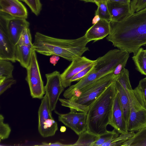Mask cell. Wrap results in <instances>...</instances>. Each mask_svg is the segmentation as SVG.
<instances>
[{
  "label": "cell",
  "instance_id": "19",
  "mask_svg": "<svg viewBox=\"0 0 146 146\" xmlns=\"http://www.w3.org/2000/svg\"><path fill=\"white\" fill-rule=\"evenodd\" d=\"M117 92L118 95L124 117L127 126L129 117V105L128 98L125 90L115 79L114 81Z\"/></svg>",
  "mask_w": 146,
  "mask_h": 146
},
{
  "label": "cell",
  "instance_id": "22",
  "mask_svg": "<svg viewBox=\"0 0 146 146\" xmlns=\"http://www.w3.org/2000/svg\"><path fill=\"white\" fill-rule=\"evenodd\" d=\"M99 137L86 130L79 135L77 141L73 144H70V146H92Z\"/></svg>",
  "mask_w": 146,
  "mask_h": 146
},
{
  "label": "cell",
  "instance_id": "17",
  "mask_svg": "<svg viewBox=\"0 0 146 146\" xmlns=\"http://www.w3.org/2000/svg\"><path fill=\"white\" fill-rule=\"evenodd\" d=\"M38 129L44 137L54 136L58 130V124L52 115L38 119Z\"/></svg>",
  "mask_w": 146,
  "mask_h": 146
},
{
  "label": "cell",
  "instance_id": "25",
  "mask_svg": "<svg viewBox=\"0 0 146 146\" xmlns=\"http://www.w3.org/2000/svg\"><path fill=\"white\" fill-rule=\"evenodd\" d=\"M116 130L114 129L111 131H107L104 134L99 135L98 140L93 144L92 146H101L104 143L111 139H114L119 136Z\"/></svg>",
  "mask_w": 146,
  "mask_h": 146
},
{
  "label": "cell",
  "instance_id": "6",
  "mask_svg": "<svg viewBox=\"0 0 146 146\" xmlns=\"http://www.w3.org/2000/svg\"><path fill=\"white\" fill-rule=\"evenodd\" d=\"M129 54L119 49L111 50L96 60L93 70L97 73L99 78L112 73L119 64L128 60Z\"/></svg>",
  "mask_w": 146,
  "mask_h": 146
},
{
  "label": "cell",
  "instance_id": "29",
  "mask_svg": "<svg viewBox=\"0 0 146 146\" xmlns=\"http://www.w3.org/2000/svg\"><path fill=\"white\" fill-rule=\"evenodd\" d=\"M30 8L32 12L36 15L40 13L42 8V4L40 0H22Z\"/></svg>",
  "mask_w": 146,
  "mask_h": 146
},
{
  "label": "cell",
  "instance_id": "26",
  "mask_svg": "<svg viewBox=\"0 0 146 146\" xmlns=\"http://www.w3.org/2000/svg\"><path fill=\"white\" fill-rule=\"evenodd\" d=\"M98 8L95 15L99 16L101 19H104L109 21H111V18L107 5V2L102 1L97 5Z\"/></svg>",
  "mask_w": 146,
  "mask_h": 146
},
{
  "label": "cell",
  "instance_id": "44",
  "mask_svg": "<svg viewBox=\"0 0 146 146\" xmlns=\"http://www.w3.org/2000/svg\"><path fill=\"white\" fill-rule=\"evenodd\" d=\"M103 1H107V0H103Z\"/></svg>",
  "mask_w": 146,
  "mask_h": 146
},
{
  "label": "cell",
  "instance_id": "24",
  "mask_svg": "<svg viewBox=\"0 0 146 146\" xmlns=\"http://www.w3.org/2000/svg\"><path fill=\"white\" fill-rule=\"evenodd\" d=\"M128 70L124 68L120 74L115 78L121 85L126 92L132 89L129 80Z\"/></svg>",
  "mask_w": 146,
  "mask_h": 146
},
{
  "label": "cell",
  "instance_id": "42",
  "mask_svg": "<svg viewBox=\"0 0 146 146\" xmlns=\"http://www.w3.org/2000/svg\"><path fill=\"white\" fill-rule=\"evenodd\" d=\"M66 130V127L64 126L61 127L60 129V131L61 132H64Z\"/></svg>",
  "mask_w": 146,
  "mask_h": 146
},
{
  "label": "cell",
  "instance_id": "2",
  "mask_svg": "<svg viewBox=\"0 0 146 146\" xmlns=\"http://www.w3.org/2000/svg\"><path fill=\"white\" fill-rule=\"evenodd\" d=\"M88 42L85 35L77 39H67L55 38L37 32L33 44L38 53L46 56H58L72 61L89 50L86 46Z\"/></svg>",
  "mask_w": 146,
  "mask_h": 146
},
{
  "label": "cell",
  "instance_id": "33",
  "mask_svg": "<svg viewBox=\"0 0 146 146\" xmlns=\"http://www.w3.org/2000/svg\"><path fill=\"white\" fill-rule=\"evenodd\" d=\"M16 80L12 78L6 79L0 83V95H1L7 89L11 87V86L16 84Z\"/></svg>",
  "mask_w": 146,
  "mask_h": 146
},
{
  "label": "cell",
  "instance_id": "20",
  "mask_svg": "<svg viewBox=\"0 0 146 146\" xmlns=\"http://www.w3.org/2000/svg\"><path fill=\"white\" fill-rule=\"evenodd\" d=\"M121 146H146V127L137 131Z\"/></svg>",
  "mask_w": 146,
  "mask_h": 146
},
{
  "label": "cell",
  "instance_id": "16",
  "mask_svg": "<svg viewBox=\"0 0 146 146\" xmlns=\"http://www.w3.org/2000/svg\"><path fill=\"white\" fill-rule=\"evenodd\" d=\"M111 21L119 22L131 14L130 4L107 2Z\"/></svg>",
  "mask_w": 146,
  "mask_h": 146
},
{
  "label": "cell",
  "instance_id": "40",
  "mask_svg": "<svg viewBox=\"0 0 146 146\" xmlns=\"http://www.w3.org/2000/svg\"><path fill=\"white\" fill-rule=\"evenodd\" d=\"M95 3L97 5L101 2L103 1V0H94Z\"/></svg>",
  "mask_w": 146,
  "mask_h": 146
},
{
  "label": "cell",
  "instance_id": "28",
  "mask_svg": "<svg viewBox=\"0 0 146 146\" xmlns=\"http://www.w3.org/2000/svg\"><path fill=\"white\" fill-rule=\"evenodd\" d=\"M4 117L0 115V140L7 139L9 137L11 131V128L9 125L4 122Z\"/></svg>",
  "mask_w": 146,
  "mask_h": 146
},
{
  "label": "cell",
  "instance_id": "18",
  "mask_svg": "<svg viewBox=\"0 0 146 146\" xmlns=\"http://www.w3.org/2000/svg\"><path fill=\"white\" fill-rule=\"evenodd\" d=\"M35 50L33 44L29 45H15V56L16 61L27 69L31 63L32 55Z\"/></svg>",
  "mask_w": 146,
  "mask_h": 146
},
{
  "label": "cell",
  "instance_id": "37",
  "mask_svg": "<svg viewBox=\"0 0 146 146\" xmlns=\"http://www.w3.org/2000/svg\"><path fill=\"white\" fill-rule=\"evenodd\" d=\"M131 0H107V2L117 3L123 4H130Z\"/></svg>",
  "mask_w": 146,
  "mask_h": 146
},
{
  "label": "cell",
  "instance_id": "23",
  "mask_svg": "<svg viewBox=\"0 0 146 146\" xmlns=\"http://www.w3.org/2000/svg\"><path fill=\"white\" fill-rule=\"evenodd\" d=\"M14 66L10 61L0 59V83L7 79L13 78Z\"/></svg>",
  "mask_w": 146,
  "mask_h": 146
},
{
  "label": "cell",
  "instance_id": "7",
  "mask_svg": "<svg viewBox=\"0 0 146 146\" xmlns=\"http://www.w3.org/2000/svg\"><path fill=\"white\" fill-rule=\"evenodd\" d=\"M26 69L25 79L28 84L31 96L33 98L42 99L45 94L44 86L35 50L33 52L30 65Z\"/></svg>",
  "mask_w": 146,
  "mask_h": 146
},
{
  "label": "cell",
  "instance_id": "39",
  "mask_svg": "<svg viewBox=\"0 0 146 146\" xmlns=\"http://www.w3.org/2000/svg\"><path fill=\"white\" fill-rule=\"evenodd\" d=\"M101 18L98 15H95V16L93 18L92 23L93 24L96 23L98 22L100 20Z\"/></svg>",
  "mask_w": 146,
  "mask_h": 146
},
{
  "label": "cell",
  "instance_id": "46",
  "mask_svg": "<svg viewBox=\"0 0 146 146\" xmlns=\"http://www.w3.org/2000/svg\"></svg>",
  "mask_w": 146,
  "mask_h": 146
},
{
  "label": "cell",
  "instance_id": "8",
  "mask_svg": "<svg viewBox=\"0 0 146 146\" xmlns=\"http://www.w3.org/2000/svg\"><path fill=\"white\" fill-rule=\"evenodd\" d=\"M15 51L8 31L6 13L0 12V59L15 62Z\"/></svg>",
  "mask_w": 146,
  "mask_h": 146
},
{
  "label": "cell",
  "instance_id": "43",
  "mask_svg": "<svg viewBox=\"0 0 146 146\" xmlns=\"http://www.w3.org/2000/svg\"><path fill=\"white\" fill-rule=\"evenodd\" d=\"M145 56H146V49L145 50Z\"/></svg>",
  "mask_w": 146,
  "mask_h": 146
},
{
  "label": "cell",
  "instance_id": "3",
  "mask_svg": "<svg viewBox=\"0 0 146 146\" xmlns=\"http://www.w3.org/2000/svg\"><path fill=\"white\" fill-rule=\"evenodd\" d=\"M116 92L114 81L92 104L87 112V130L88 131L99 136L107 131Z\"/></svg>",
  "mask_w": 146,
  "mask_h": 146
},
{
  "label": "cell",
  "instance_id": "13",
  "mask_svg": "<svg viewBox=\"0 0 146 146\" xmlns=\"http://www.w3.org/2000/svg\"><path fill=\"white\" fill-rule=\"evenodd\" d=\"M8 32L10 38L16 45L23 30L29 27V23L25 19L12 17L6 13Z\"/></svg>",
  "mask_w": 146,
  "mask_h": 146
},
{
  "label": "cell",
  "instance_id": "35",
  "mask_svg": "<svg viewBox=\"0 0 146 146\" xmlns=\"http://www.w3.org/2000/svg\"><path fill=\"white\" fill-rule=\"evenodd\" d=\"M128 60H125L119 64L116 67L113 72L114 75L116 78L121 73L127 63Z\"/></svg>",
  "mask_w": 146,
  "mask_h": 146
},
{
  "label": "cell",
  "instance_id": "9",
  "mask_svg": "<svg viewBox=\"0 0 146 146\" xmlns=\"http://www.w3.org/2000/svg\"><path fill=\"white\" fill-rule=\"evenodd\" d=\"M60 74L57 71L45 74L46 83L44 90L52 111L55 110L59 96L64 88L62 83Z\"/></svg>",
  "mask_w": 146,
  "mask_h": 146
},
{
  "label": "cell",
  "instance_id": "30",
  "mask_svg": "<svg viewBox=\"0 0 146 146\" xmlns=\"http://www.w3.org/2000/svg\"><path fill=\"white\" fill-rule=\"evenodd\" d=\"M135 134L133 131H128L126 134H121L112 141L110 146H121L123 143L132 137Z\"/></svg>",
  "mask_w": 146,
  "mask_h": 146
},
{
  "label": "cell",
  "instance_id": "15",
  "mask_svg": "<svg viewBox=\"0 0 146 146\" xmlns=\"http://www.w3.org/2000/svg\"><path fill=\"white\" fill-rule=\"evenodd\" d=\"M110 31V22L101 19L87 31L85 35L89 42L92 40L96 42L108 35Z\"/></svg>",
  "mask_w": 146,
  "mask_h": 146
},
{
  "label": "cell",
  "instance_id": "32",
  "mask_svg": "<svg viewBox=\"0 0 146 146\" xmlns=\"http://www.w3.org/2000/svg\"><path fill=\"white\" fill-rule=\"evenodd\" d=\"M95 63L88 66L74 76L70 80V82L79 81L89 73L94 67Z\"/></svg>",
  "mask_w": 146,
  "mask_h": 146
},
{
  "label": "cell",
  "instance_id": "11",
  "mask_svg": "<svg viewBox=\"0 0 146 146\" xmlns=\"http://www.w3.org/2000/svg\"><path fill=\"white\" fill-rule=\"evenodd\" d=\"M96 60H90L85 56L74 59L70 64L60 74L62 83L64 88L70 86V80L74 76L81 70L95 63Z\"/></svg>",
  "mask_w": 146,
  "mask_h": 146
},
{
  "label": "cell",
  "instance_id": "27",
  "mask_svg": "<svg viewBox=\"0 0 146 146\" xmlns=\"http://www.w3.org/2000/svg\"><path fill=\"white\" fill-rule=\"evenodd\" d=\"M32 39L29 27L25 28L23 31L17 44L19 45H32Z\"/></svg>",
  "mask_w": 146,
  "mask_h": 146
},
{
  "label": "cell",
  "instance_id": "10",
  "mask_svg": "<svg viewBox=\"0 0 146 146\" xmlns=\"http://www.w3.org/2000/svg\"><path fill=\"white\" fill-rule=\"evenodd\" d=\"M58 121L73 131L78 135L87 130V112L70 111L61 114L55 111Z\"/></svg>",
  "mask_w": 146,
  "mask_h": 146
},
{
  "label": "cell",
  "instance_id": "21",
  "mask_svg": "<svg viewBox=\"0 0 146 146\" xmlns=\"http://www.w3.org/2000/svg\"><path fill=\"white\" fill-rule=\"evenodd\" d=\"M145 50L140 47L132 57L137 70L141 74L146 76V56Z\"/></svg>",
  "mask_w": 146,
  "mask_h": 146
},
{
  "label": "cell",
  "instance_id": "36",
  "mask_svg": "<svg viewBox=\"0 0 146 146\" xmlns=\"http://www.w3.org/2000/svg\"><path fill=\"white\" fill-rule=\"evenodd\" d=\"M38 145L43 146H70V144H64L57 141L53 143L43 142L42 143V144Z\"/></svg>",
  "mask_w": 146,
  "mask_h": 146
},
{
  "label": "cell",
  "instance_id": "41",
  "mask_svg": "<svg viewBox=\"0 0 146 146\" xmlns=\"http://www.w3.org/2000/svg\"><path fill=\"white\" fill-rule=\"evenodd\" d=\"M86 2H91L95 3L94 0H80Z\"/></svg>",
  "mask_w": 146,
  "mask_h": 146
},
{
  "label": "cell",
  "instance_id": "5",
  "mask_svg": "<svg viewBox=\"0 0 146 146\" xmlns=\"http://www.w3.org/2000/svg\"><path fill=\"white\" fill-rule=\"evenodd\" d=\"M129 105L128 131H137L146 127V104L141 90L138 85L126 92Z\"/></svg>",
  "mask_w": 146,
  "mask_h": 146
},
{
  "label": "cell",
  "instance_id": "45",
  "mask_svg": "<svg viewBox=\"0 0 146 146\" xmlns=\"http://www.w3.org/2000/svg\"><path fill=\"white\" fill-rule=\"evenodd\" d=\"M20 0V1H23L22 0Z\"/></svg>",
  "mask_w": 146,
  "mask_h": 146
},
{
  "label": "cell",
  "instance_id": "14",
  "mask_svg": "<svg viewBox=\"0 0 146 146\" xmlns=\"http://www.w3.org/2000/svg\"><path fill=\"white\" fill-rule=\"evenodd\" d=\"M0 12L25 19L28 16L27 8L19 0H0Z\"/></svg>",
  "mask_w": 146,
  "mask_h": 146
},
{
  "label": "cell",
  "instance_id": "38",
  "mask_svg": "<svg viewBox=\"0 0 146 146\" xmlns=\"http://www.w3.org/2000/svg\"><path fill=\"white\" fill-rule=\"evenodd\" d=\"M59 59V57L55 55H53L50 59V62L54 65Z\"/></svg>",
  "mask_w": 146,
  "mask_h": 146
},
{
  "label": "cell",
  "instance_id": "4",
  "mask_svg": "<svg viewBox=\"0 0 146 146\" xmlns=\"http://www.w3.org/2000/svg\"><path fill=\"white\" fill-rule=\"evenodd\" d=\"M113 72L104 76L84 87L69 99L59 98L62 106L70 111L88 112L95 100L115 81Z\"/></svg>",
  "mask_w": 146,
  "mask_h": 146
},
{
  "label": "cell",
  "instance_id": "31",
  "mask_svg": "<svg viewBox=\"0 0 146 146\" xmlns=\"http://www.w3.org/2000/svg\"><path fill=\"white\" fill-rule=\"evenodd\" d=\"M130 6L131 13H135L146 7V0H132Z\"/></svg>",
  "mask_w": 146,
  "mask_h": 146
},
{
  "label": "cell",
  "instance_id": "1",
  "mask_svg": "<svg viewBox=\"0 0 146 146\" xmlns=\"http://www.w3.org/2000/svg\"><path fill=\"white\" fill-rule=\"evenodd\" d=\"M107 40L119 49L135 54L146 45V7L121 21L110 22Z\"/></svg>",
  "mask_w": 146,
  "mask_h": 146
},
{
  "label": "cell",
  "instance_id": "34",
  "mask_svg": "<svg viewBox=\"0 0 146 146\" xmlns=\"http://www.w3.org/2000/svg\"><path fill=\"white\" fill-rule=\"evenodd\" d=\"M138 86L141 90L146 104V77L139 81Z\"/></svg>",
  "mask_w": 146,
  "mask_h": 146
},
{
  "label": "cell",
  "instance_id": "12",
  "mask_svg": "<svg viewBox=\"0 0 146 146\" xmlns=\"http://www.w3.org/2000/svg\"><path fill=\"white\" fill-rule=\"evenodd\" d=\"M109 125L121 134H126L128 132L117 92L113 101L111 117Z\"/></svg>",
  "mask_w": 146,
  "mask_h": 146
}]
</instances>
